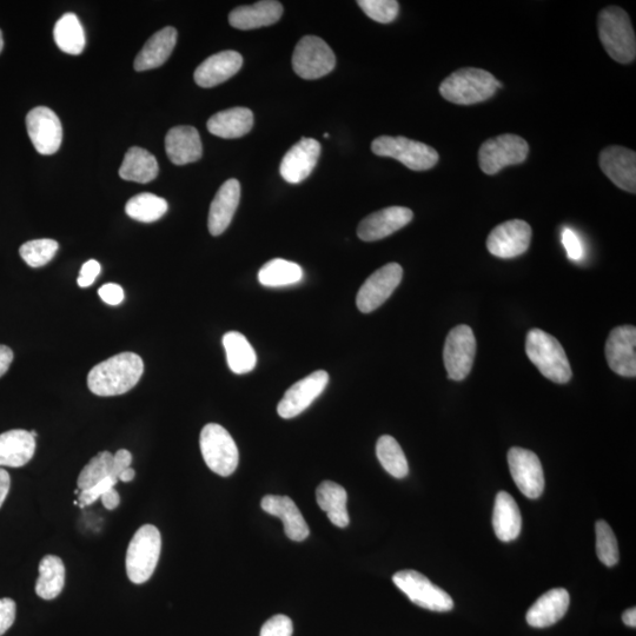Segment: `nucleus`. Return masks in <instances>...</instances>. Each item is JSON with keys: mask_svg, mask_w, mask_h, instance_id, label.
I'll use <instances>...</instances> for the list:
<instances>
[{"mask_svg": "<svg viewBox=\"0 0 636 636\" xmlns=\"http://www.w3.org/2000/svg\"><path fill=\"white\" fill-rule=\"evenodd\" d=\"M144 373L141 356L122 353L98 363L90 370L88 387L97 396H118L137 386Z\"/></svg>", "mask_w": 636, "mask_h": 636, "instance_id": "obj_1", "label": "nucleus"}, {"mask_svg": "<svg viewBox=\"0 0 636 636\" xmlns=\"http://www.w3.org/2000/svg\"><path fill=\"white\" fill-rule=\"evenodd\" d=\"M501 86L490 72L465 68L453 72L442 82L440 94L450 103L472 105L487 101Z\"/></svg>", "mask_w": 636, "mask_h": 636, "instance_id": "obj_2", "label": "nucleus"}, {"mask_svg": "<svg viewBox=\"0 0 636 636\" xmlns=\"http://www.w3.org/2000/svg\"><path fill=\"white\" fill-rule=\"evenodd\" d=\"M526 353L528 359L548 380L558 384L571 381L573 371L566 351L563 350L561 343L546 331L541 329L529 331L526 339Z\"/></svg>", "mask_w": 636, "mask_h": 636, "instance_id": "obj_3", "label": "nucleus"}, {"mask_svg": "<svg viewBox=\"0 0 636 636\" xmlns=\"http://www.w3.org/2000/svg\"><path fill=\"white\" fill-rule=\"evenodd\" d=\"M602 45L615 62L629 64L636 57V39L631 19L618 6H608L598 18Z\"/></svg>", "mask_w": 636, "mask_h": 636, "instance_id": "obj_4", "label": "nucleus"}, {"mask_svg": "<svg viewBox=\"0 0 636 636\" xmlns=\"http://www.w3.org/2000/svg\"><path fill=\"white\" fill-rule=\"evenodd\" d=\"M162 536L152 525L139 528L132 538L127 552L128 578L135 585H142L154 574L161 556Z\"/></svg>", "mask_w": 636, "mask_h": 636, "instance_id": "obj_5", "label": "nucleus"}, {"mask_svg": "<svg viewBox=\"0 0 636 636\" xmlns=\"http://www.w3.org/2000/svg\"><path fill=\"white\" fill-rule=\"evenodd\" d=\"M200 446L203 459L212 472L228 477L236 472L240 454L228 430L209 423L202 429Z\"/></svg>", "mask_w": 636, "mask_h": 636, "instance_id": "obj_6", "label": "nucleus"}, {"mask_svg": "<svg viewBox=\"0 0 636 636\" xmlns=\"http://www.w3.org/2000/svg\"><path fill=\"white\" fill-rule=\"evenodd\" d=\"M371 150L377 156L397 159L414 171L432 169L439 162V154L434 148L401 136L377 137L371 143Z\"/></svg>", "mask_w": 636, "mask_h": 636, "instance_id": "obj_7", "label": "nucleus"}, {"mask_svg": "<svg viewBox=\"0 0 636 636\" xmlns=\"http://www.w3.org/2000/svg\"><path fill=\"white\" fill-rule=\"evenodd\" d=\"M393 581L413 604L428 611L445 613L454 608V601L450 595L419 572H397L393 576Z\"/></svg>", "mask_w": 636, "mask_h": 636, "instance_id": "obj_8", "label": "nucleus"}, {"mask_svg": "<svg viewBox=\"0 0 636 636\" xmlns=\"http://www.w3.org/2000/svg\"><path fill=\"white\" fill-rule=\"evenodd\" d=\"M529 154V145L520 136L501 135L487 139L479 151L480 168L487 175L498 174L508 165L521 164Z\"/></svg>", "mask_w": 636, "mask_h": 636, "instance_id": "obj_9", "label": "nucleus"}, {"mask_svg": "<svg viewBox=\"0 0 636 636\" xmlns=\"http://www.w3.org/2000/svg\"><path fill=\"white\" fill-rule=\"evenodd\" d=\"M336 57L330 46L322 38L306 36L296 45L293 68L303 79L322 78L334 70Z\"/></svg>", "mask_w": 636, "mask_h": 636, "instance_id": "obj_10", "label": "nucleus"}, {"mask_svg": "<svg viewBox=\"0 0 636 636\" xmlns=\"http://www.w3.org/2000/svg\"><path fill=\"white\" fill-rule=\"evenodd\" d=\"M475 354L476 339L472 328L461 324L450 330L443 350V361L449 379L465 380L473 368Z\"/></svg>", "mask_w": 636, "mask_h": 636, "instance_id": "obj_11", "label": "nucleus"}, {"mask_svg": "<svg viewBox=\"0 0 636 636\" xmlns=\"http://www.w3.org/2000/svg\"><path fill=\"white\" fill-rule=\"evenodd\" d=\"M402 277L403 269L397 263H389L376 270L363 283L359 294H357V308L363 314L373 313L374 310L379 309L400 286Z\"/></svg>", "mask_w": 636, "mask_h": 636, "instance_id": "obj_12", "label": "nucleus"}, {"mask_svg": "<svg viewBox=\"0 0 636 636\" xmlns=\"http://www.w3.org/2000/svg\"><path fill=\"white\" fill-rule=\"evenodd\" d=\"M508 466L515 485L528 499H539L545 490L541 461L532 450L514 447L508 452Z\"/></svg>", "mask_w": 636, "mask_h": 636, "instance_id": "obj_13", "label": "nucleus"}, {"mask_svg": "<svg viewBox=\"0 0 636 636\" xmlns=\"http://www.w3.org/2000/svg\"><path fill=\"white\" fill-rule=\"evenodd\" d=\"M26 129L33 147L44 156L56 154L63 142V128L58 116L46 106H37L26 116Z\"/></svg>", "mask_w": 636, "mask_h": 636, "instance_id": "obj_14", "label": "nucleus"}, {"mask_svg": "<svg viewBox=\"0 0 636 636\" xmlns=\"http://www.w3.org/2000/svg\"><path fill=\"white\" fill-rule=\"evenodd\" d=\"M329 383L327 371L318 370L304 377L287 390L278 403L277 413L282 419H294L308 409L322 395Z\"/></svg>", "mask_w": 636, "mask_h": 636, "instance_id": "obj_15", "label": "nucleus"}, {"mask_svg": "<svg viewBox=\"0 0 636 636\" xmlns=\"http://www.w3.org/2000/svg\"><path fill=\"white\" fill-rule=\"evenodd\" d=\"M532 240V228L521 220L502 223L489 234L487 248L490 254L509 260L525 254Z\"/></svg>", "mask_w": 636, "mask_h": 636, "instance_id": "obj_16", "label": "nucleus"}, {"mask_svg": "<svg viewBox=\"0 0 636 636\" xmlns=\"http://www.w3.org/2000/svg\"><path fill=\"white\" fill-rule=\"evenodd\" d=\"M636 328L621 326L609 334L606 343V359L615 374L636 376Z\"/></svg>", "mask_w": 636, "mask_h": 636, "instance_id": "obj_17", "label": "nucleus"}, {"mask_svg": "<svg viewBox=\"0 0 636 636\" xmlns=\"http://www.w3.org/2000/svg\"><path fill=\"white\" fill-rule=\"evenodd\" d=\"M599 164L602 172L616 187L635 194L636 192V154L619 145H613L601 151Z\"/></svg>", "mask_w": 636, "mask_h": 636, "instance_id": "obj_18", "label": "nucleus"}, {"mask_svg": "<svg viewBox=\"0 0 636 636\" xmlns=\"http://www.w3.org/2000/svg\"><path fill=\"white\" fill-rule=\"evenodd\" d=\"M321 155V144L313 138L302 137L283 157L280 167L281 176L290 184L307 180L316 167Z\"/></svg>", "mask_w": 636, "mask_h": 636, "instance_id": "obj_19", "label": "nucleus"}, {"mask_svg": "<svg viewBox=\"0 0 636 636\" xmlns=\"http://www.w3.org/2000/svg\"><path fill=\"white\" fill-rule=\"evenodd\" d=\"M413 211L404 207H389L364 218L357 228V235L364 242L383 240L412 222Z\"/></svg>", "mask_w": 636, "mask_h": 636, "instance_id": "obj_20", "label": "nucleus"}, {"mask_svg": "<svg viewBox=\"0 0 636 636\" xmlns=\"http://www.w3.org/2000/svg\"><path fill=\"white\" fill-rule=\"evenodd\" d=\"M243 57L236 51H222L212 55L198 66L195 82L201 88L209 89L227 82L241 70Z\"/></svg>", "mask_w": 636, "mask_h": 636, "instance_id": "obj_21", "label": "nucleus"}, {"mask_svg": "<svg viewBox=\"0 0 636 636\" xmlns=\"http://www.w3.org/2000/svg\"><path fill=\"white\" fill-rule=\"evenodd\" d=\"M261 506L265 513L282 520L284 533L290 540L301 542L308 538L310 534L308 523L289 496H264Z\"/></svg>", "mask_w": 636, "mask_h": 636, "instance_id": "obj_22", "label": "nucleus"}, {"mask_svg": "<svg viewBox=\"0 0 636 636\" xmlns=\"http://www.w3.org/2000/svg\"><path fill=\"white\" fill-rule=\"evenodd\" d=\"M241 200V184L237 180L225 182L211 203L208 227L212 236H220L228 229Z\"/></svg>", "mask_w": 636, "mask_h": 636, "instance_id": "obj_23", "label": "nucleus"}, {"mask_svg": "<svg viewBox=\"0 0 636 636\" xmlns=\"http://www.w3.org/2000/svg\"><path fill=\"white\" fill-rule=\"evenodd\" d=\"M165 150L175 165H185L200 161L203 147L200 134L194 127L172 128L165 137Z\"/></svg>", "mask_w": 636, "mask_h": 636, "instance_id": "obj_24", "label": "nucleus"}, {"mask_svg": "<svg viewBox=\"0 0 636 636\" xmlns=\"http://www.w3.org/2000/svg\"><path fill=\"white\" fill-rule=\"evenodd\" d=\"M569 594L566 589L555 588L536 600L528 609L526 620L534 628L551 627L566 615L569 607Z\"/></svg>", "mask_w": 636, "mask_h": 636, "instance_id": "obj_25", "label": "nucleus"}, {"mask_svg": "<svg viewBox=\"0 0 636 636\" xmlns=\"http://www.w3.org/2000/svg\"><path fill=\"white\" fill-rule=\"evenodd\" d=\"M283 6L274 0H263L253 5L240 6L231 11L229 23L238 30H254L270 26L280 21Z\"/></svg>", "mask_w": 636, "mask_h": 636, "instance_id": "obj_26", "label": "nucleus"}, {"mask_svg": "<svg viewBox=\"0 0 636 636\" xmlns=\"http://www.w3.org/2000/svg\"><path fill=\"white\" fill-rule=\"evenodd\" d=\"M35 452L36 439L28 430L13 429L0 435V467H24Z\"/></svg>", "mask_w": 636, "mask_h": 636, "instance_id": "obj_27", "label": "nucleus"}, {"mask_svg": "<svg viewBox=\"0 0 636 636\" xmlns=\"http://www.w3.org/2000/svg\"><path fill=\"white\" fill-rule=\"evenodd\" d=\"M177 43V30L168 26L155 33L135 59L136 71L159 68L168 61Z\"/></svg>", "mask_w": 636, "mask_h": 636, "instance_id": "obj_28", "label": "nucleus"}, {"mask_svg": "<svg viewBox=\"0 0 636 636\" xmlns=\"http://www.w3.org/2000/svg\"><path fill=\"white\" fill-rule=\"evenodd\" d=\"M493 527L496 538L502 542L518 539L521 533L522 518L518 503L507 492L496 495Z\"/></svg>", "mask_w": 636, "mask_h": 636, "instance_id": "obj_29", "label": "nucleus"}, {"mask_svg": "<svg viewBox=\"0 0 636 636\" xmlns=\"http://www.w3.org/2000/svg\"><path fill=\"white\" fill-rule=\"evenodd\" d=\"M253 125V111L248 108H233L212 116L208 121V130L217 137L233 139L249 134Z\"/></svg>", "mask_w": 636, "mask_h": 636, "instance_id": "obj_30", "label": "nucleus"}, {"mask_svg": "<svg viewBox=\"0 0 636 636\" xmlns=\"http://www.w3.org/2000/svg\"><path fill=\"white\" fill-rule=\"evenodd\" d=\"M318 506L326 512L328 519L334 526L346 528L349 526L347 510L348 494L339 483L324 481L316 490Z\"/></svg>", "mask_w": 636, "mask_h": 636, "instance_id": "obj_31", "label": "nucleus"}, {"mask_svg": "<svg viewBox=\"0 0 636 636\" xmlns=\"http://www.w3.org/2000/svg\"><path fill=\"white\" fill-rule=\"evenodd\" d=\"M158 163L148 150L134 147L125 154L119 176L125 181L147 184L158 176Z\"/></svg>", "mask_w": 636, "mask_h": 636, "instance_id": "obj_32", "label": "nucleus"}, {"mask_svg": "<svg viewBox=\"0 0 636 636\" xmlns=\"http://www.w3.org/2000/svg\"><path fill=\"white\" fill-rule=\"evenodd\" d=\"M223 346L233 373L243 375L255 369L257 356L247 337L237 331H230L223 336Z\"/></svg>", "mask_w": 636, "mask_h": 636, "instance_id": "obj_33", "label": "nucleus"}, {"mask_svg": "<svg viewBox=\"0 0 636 636\" xmlns=\"http://www.w3.org/2000/svg\"><path fill=\"white\" fill-rule=\"evenodd\" d=\"M65 585V566L62 559L55 555H46L39 563V576L36 593L43 600L56 599Z\"/></svg>", "mask_w": 636, "mask_h": 636, "instance_id": "obj_34", "label": "nucleus"}, {"mask_svg": "<svg viewBox=\"0 0 636 636\" xmlns=\"http://www.w3.org/2000/svg\"><path fill=\"white\" fill-rule=\"evenodd\" d=\"M303 270L297 263L275 258L265 263L258 273V281L264 287L278 288L293 286L301 282Z\"/></svg>", "mask_w": 636, "mask_h": 636, "instance_id": "obj_35", "label": "nucleus"}, {"mask_svg": "<svg viewBox=\"0 0 636 636\" xmlns=\"http://www.w3.org/2000/svg\"><path fill=\"white\" fill-rule=\"evenodd\" d=\"M59 49L69 55H81L85 48V32L75 13H65L53 30Z\"/></svg>", "mask_w": 636, "mask_h": 636, "instance_id": "obj_36", "label": "nucleus"}, {"mask_svg": "<svg viewBox=\"0 0 636 636\" xmlns=\"http://www.w3.org/2000/svg\"><path fill=\"white\" fill-rule=\"evenodd\" d=\"M168 202L150 192H143L132 197L125 205V212L132 220L142 223H152L167 214Z\"/></svg>", "mask_w": 636, "mask_h": 636, "instance_id": "obj_37", "label": "nucleus"}, {"mask_svg": "<svg viewBox=\"0 0 636 636\" xmlns=\"http://www.w3.org/2000/svg\"><path fill=\"white\" fill-rule=\"evenodd\" d=\"M376 455L384 470L396 479H404L408 475L407 457L393 436L380 437L376 445Z\"/></svg>", "mask_w": 636, "mask_h": 636, "instance_id": "obj_38", "label": "nucleus"}, {"mask_svg": "<svg viewBox=\"0 0 636 636\" xmlns=\"http://www.w3.org/2000/svg\"><path fill=\"white\" fill-rule=\"evenodd\" d=\"M112 465H114V455L110 452L97 454L86 465L78 476V489L85 490L98 485L99 482L112 476Z\"/></svg>", "mask_w": 636, "mask_h": 636, "instance_id": "obj_39", "label": "nucleus"}, {"mask_svg": "<svg viewBox=\"0 0 636 636\" xmlns=\"http://www.w3.org/2000/svg\"><path fill=\"white\" fill-rule=\"evenodd\" d=\"M59 245L55 240L43 238L26 242L19 249L24 262L31 268H41L50 263L57 254Z\"/></svg>", "mask_w": 636, "mask_h": 636, "instance_id": "obj_40", "label": "nucleus"}, {"mask_svg": "<svg viewBox=\"0 0 636 636\" xmlns=\"http://www.w3.org/2000/svg\"><path fill=\"white\" fill-rule=\"evenodd\" d=\"M596 554L607 567H614L619 562V545L615 534L604 520L596 522Z\"/></svg>", "mask_w": 636, "mask_h": 636, "instance_id": "obj_41", "label": "nucleus"}, {"mask_svg": "<svg viewBox=\"0 0 636 636\" xmlns=\"http://www.w3.org/2000/svg\"><path fill=\"white\" fill-rule=\"evenodd\" d=\"M360 8L373 21L389 24L399 15L400 5L396 0H359Z\"/></svg>", "mask_w": 636, "mask_h": 636, "instance_id": "obj_42", "label": "nucleus"}, {"mask_svg": "<svg viewBox=\"0 0 636 636\" xmlns=\"http://www.w3.org/2000/svg\"><path fill=\"white\" fill-rule=\"evenodd\" d=\"M117 482L118 480L115 479V477H108V479L99 482L98 485L82 490L78 498L79 507L85 508L94 505L97 500L102 498L103 494L108 492L111 488H114Z\"/></svg>", "mask_w": 636, "mask_h": 636, "instance_id": "obj_43", "label": "nucleus"}, {"mask_svg": "<svg viewBox=\"0 0 636 636\" xmlns=\"http://www.w3.org/2000/svg\"><path fill=\"white\" fill-rule=\"evenodd\" d=\"M293 621L286 615H275L261 628L260 636H293Z\"/></svg>", "mask_w": 636, "mask_h": 636, "instance_id": "obj_44", "label": "nucleus"}, {"mask_svg": "<svg viewBox=\"0 0 636 636\" xmlns=\"http://www.w3.org/2000/svg\"><path fill=\"white\" fill-rule=\"evenodd\" d=\"M562 243L567 251L569 260L581 261L585 251H583L582 243L578 235L571 229H565L562 233Z\"/></svg>", "mask_w": 636, "mask_h": 636, "instance_id": "obj_45", "label": "nucleus"}, {"mask_svg": "<svg viewBox=\"0 0 636 636\" xmlns=\"http://www.w3.org/2000/svg\"><path fill=\"white\" fill-rule=\"evenodd\" d=\"M16 620V602L9 598L0 599V636L12 627Z\"/></svg>", "mask_w": 636, "mask_h": 636, "instance_id": "obj_46", "label": "nucleus"}, {"mask_svg": "<svg viewBox=\"0 0 636 636\" xmlns=\"http://www.w3.org/2000/svg\"><path fill=\"white\" fill-rule=\"evenodd\" d=\"M101 269V264H99L96 260L85 262L77 280L78 286L81 288H88L92 286L98 275L101 274Z\"/></svg>", "mask_w": 636, "mask_h": 636, "instance_id": "obj_47", "label": "nucleus"}, {"mask_svg": "<svg viewBox=\"0 0 636 636\" xmlns=\"http://www.w3.org/2000/svg\"><path fill=\"white\" fill-rule=\"evenodd\" d=\"M98 295L106 304H109V306L116 307L124 301V290L115 283L104 284V286L98 290Z\"/></svg>", "mask_w": 636, "mask_h": 636, "instance_id": "obj_48", "label": "nucleus"}, {"mask_svg": "<svg viewBox=\"0 0 636 636\" xmlns=\"http://www.w3.org/2000/svg\"><path fill=\"white\" fill-rule=\"evenodd\" d=\"M132 463V455L128 450L121 449L114 455V465H112V476L119 481L125 469L130 468Z\"/></svg>", "mask_w": 636, "mask_h": 636, "instance_id": "obj_49", "label": "nucleus"}, {"mask_svg": "<svg viewBox=\"0 0 636 636\" xmlns=\"http://www.w3.org/2000/svg\"><path fill=\"white\" fill-rule=\"evenodd\" d=\"M13 357H15V355H13L12 349L0 344V377L8 373Z\"/></svg>", "mask_w": 636, "mask_h": 636, "instance_id": "obj_50", "label": "nucleus"}, {"mask_svg": "<svg viewBox=\"0 0 636 636\" xmlns=\"http://www.w3.org/2000/svg\"><path fill=\"white\" fill-rule=\"evenodd\" d=\"M11 487V477L6 470L0 468V508H2L3 503L6 498H8Z\"/></svg>", "mask_w": 636, "mask_h": 636, "instance_id": "obj_51", "label": "nucleus"}, {"mask_svg": "<svg viewBox=\"0 0 636 636\" xmlns=\"http://www.w3.org/2000/svg\"><path fill=\"white\" fill-rule=\"evenodd\" d=\"M101 500L103 502V506L106 509L114 510L119 506V503H121V496H119L117 490L114 487L103 494Z\"/></svg>", "mask_w": 636, "mask_h": 636, "instance_id": "obj_52", "label": "nucleus"}, {"mask_svg": "<svg viewBox=\"0 0 636 636\" xmlns=\"http://www.w3.org/2000/svg\"><path fill=\"white\" fill-rule=\"evenodd\" d=\"M622 621L625 622L626 626L635 628L636 627V609L635 608L628 609V611H626L624 615H622Z\"/></svg>", "mask_w": 636, "mask_h": 636, "instance_id": "obj_53", "label": "nucleus"}, {"mask_svg": "<svg viewBox=\"0 0 636 636\" xmlns=\"http://www.w3.org/2000/svg\"><path fill=\"white\" fill-rule=\"evenodd\" d=\"M136 472L132 468L125 469L124 472L119 475V481L122 482H131L135 479Z\"/></svg>", "mask_w": 636, "mask_h": 636, "instance_id": "obj_54", "label": "nucleus"}, {"mask_svg": "<svg viewBox=\"0 0 636 636\" xmlns=\"http://www.w3.org/2000/svg\"><path fill=\"white\" fill-rule=\"evenodd\" d=\"M3 48H4L3 32L2 30H0V53H2Z\"/></svg>", "mask_w": 636, "mask_h": 636, "instance_id": "obj_55", "label": "nucleus"}, {"mask_svg": "<svg viewBox=\"0 0 636 636\" xmlns=\"http://www.w3.org/2000/svg\"><path fill=\"white\" fill-rule=\"evenodd\" d=\"M30 433L33 437H35V439H37L38 434L35 432V430H32V432Z\"/></svg>", "mask_w": 636, "mask_h": 636, "instance_id": "obj_56", "label": "nucleus"}]
</instances>
